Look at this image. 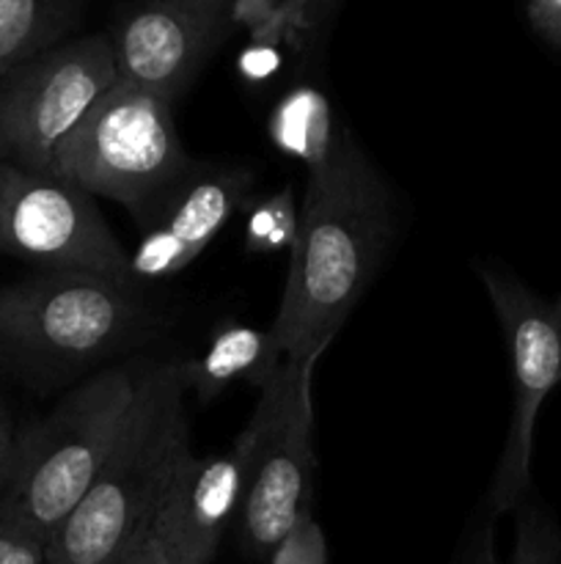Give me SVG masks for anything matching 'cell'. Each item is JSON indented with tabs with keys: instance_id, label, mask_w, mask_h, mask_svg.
Segmentation results:
<instances>
[{
	"instance_id": "cell-1",
	"label": "cell",
	"mask_w": 561,
	"mask_h": 564,
	"mask_svg": "<svg viewBox=\"0 0 561 564\" xmlns=\"http://www.w3.org/2000/svg\"><path fill=\"white\" fill-rule=\"evenodd\" d=\"M391 191L346 127L308 169L289 275L273 334L286 356H322L377 273L391 240Z\"/></svg>"
},
{
	"instance_id": "cell-2",
	"label": "cell",
	"mask_w": 561,
	"mask_h": 564,
	"mask_svg": "<svg viewBox=\"0 0 561 564\" xmlns=\"http://www.w3.org/2000/svg\"><path fill=\"white\" fill-rule=\"evenodd\" d=\"M187 394L182 361L138 372L124 433L80 505L50 534L47 564H124L193 455Z\"/></svg>"
},
{
	"instance_id": "cell-3",
	"label": "cell",
	"mask_w": 561,
	"mask_h": 564,
	"mask_svg": "<svg viewBox=\"0 0 561 564\" xmlns=\"http://www.w3.org/2000/svg\"><path fill=\"white\" fill-rule=\"evenodd\" d=\"M138 372L110 367L64 397L14 438L0 499L44 540L80 505L124 433Z\"/></svg>"
},
{
	"instance_id": "cell-4",
	"label": "cell",
	"mask_w": 561,
	"mask_h": 564,
	"mask_svg": "<svg viewBox=\"0 0 561 564\" xmlns=\"http://www.w3.org/2000/svg\"><path fill=\"white\" fill-rule=\"evenodd\" d=\"M193 163L176 132L174 99L119 77L64 138L47 174L121 204L135 220Z\"/></svg>"
},
{
	"instance_id": "cell-5",
	"label": "cell",
	"mask_w": 561,
	"mask_h": 564,
	"mask_svg": "<svg viewBox=\"0 0 561 564\" xmlns=\"http://www.w3.org/2000/svg\"><path fill=\"white\" fill-rule=\"evenodd\" d=\"M148 323L135 284L44 273L0 286V347L33 361H97L141 339Z\"/></svg>"
},
{
	"instance_id": "cell-6",
	"label": "cell",
	"mask_w": 561,
	"mask_h": 564,
	"mask_svg": "<svg viewBox=\"0 0 561 564\" xmlns=\"http://www.w3.org/2000/svg\"><path fill=\"white\" fill-rule=\"evenodd\" d=\"M119 83L108 33L69 39L0 80V160L47 174L64 138Z\"/></svg>"
},
{
	"instance_id": "cell-7",
	"label": "cell",
	"mask_w": 561,
	"mask_h": 564,
	"mask_svg": "<svg viewBox=\"0 0 561 564\" xmlns=\"http://www.w3.org/2000/svg\"><path fill=\"white\" fill-rule=\"evenodd\" d=\"M501 319L512 361V419L501 449L487 507L493 516L517 510L531 490L534 427L550 391L561 383V325L553 303L534 295L501 268H479Z\"/></svg>"
},
{
	"instance_id": "cell-8",
	"label": "cell",
	"mask_w": 561,
	"mask_h": 564,
	"mask_svg": "<svg viewBox=\"0 0 561 564\" xmlns=\"http://www.w3.org/2000/svg\"><path fill=\"white\" fill-rule=\"evenodd\" d=\"M319 356H286L267 386L273 394L270 422L258 444L237 529L253 560H267L297 518L314 501V405L311 378Z\"/></svg>"
},
{
	"instance_id": "cell-9",
	"label": "cell",
	"mask_w": 561,
	"mask_h": 564,
	"mask_svg": "<svg viewBox=\"0 0 561 564\" xmlns=\"http://www.w3.org/2000/svg\"><path fill=\"white\" fill-rule=\"evenodd\" d=\"M0 251L47 273L132 284L130 251L105 224L97 198L53 174L11 165L0 198Z\"/></svg>"
},
{
	"instance_id": "cell-10",
	"label": "cell",
	"mask_w": 561,
	"mask_h": 564,
	"mask_svg": "<svg viewBox=\"0 0 561 564\" xmlns=\"http://www.w3.org/2000/svg\"><path fill=\"white\" fill-rule=\"evenodd\" d=\"M270 408L273 394L262 389L251 422L229 449L207 457L190 455L182 466L148 527L168 564H212L226 532L240 516L248 477L270 422Z\"/></svg>"
},
{
	"instance_id": "cell-11",
	"label": "cell",
	"mask_w": 561,
	"mask_h": 564,
	"mask_svg": "<svg viewBox=\"0 0 561 564\" xmlns=\"http://www.w3.org/2000/svg\"><path fill=\"white\" fill-rule=\"evenodd\" d=\"M242 0H127L113 33L119 77L176 99L226 42Z\"/></svg>"
},
{
	"instance_id": "cell-12",
	"label": "cell",
	"mask_w": 561,
	"mask_h": 564,
	"mask_svg": "<svg viewBox=\"0 0 561 564\" xmlns=\"http://www.w3.org/2000/svg\"><path fill=\"white\" fill-rule=\"evenodd\" d=\"M256 174L242 165L196 163L146 213L135 218L138 246L130 251L135 286L160 284L182 273L253 202Z\"/></svg>"
},
{
	"instance_id": "cell-13",
	"label": "cell",
	"mask_w": 561,
	"mask_h": 564,
	"mask_svg": "<svg viewBox=\"0 0 561 564\" xmlns=\"http://www.w3.org/2000/svg\"><path fill=\"white\" fill-rule=\"evenodd\" d=\"M284 361L286 352L273 328L234 323L220 328L201 356L182 361V375L187 391L209 402L234 383H248L258 391L267 389Z\"/></svg>"
},
{
	"instance_id": "cell-14",
	"label": "cell",
	"mask_w": 561,
	"mask_h": 564,
	"mask_svg": "<svg viewBox=\"0 0 561 564\" xmlns=\"http://www.w3.org/2000/svg\"><path fill=\"white\" fill-rule=\"evenodd\" d=\"M91 0H0V80L69 42Z\"/></svg>"
},
{
	"instance_id": "cell-15",
	"label": "cell",
	"mask_w": 561,
	"mask_h": 564,
	"mask_svg": "<svg viewBox=\"0 0 561 564\" xmlns=\"http://www.w3.org/2000/svg\"><path fill=\"white\" fill-rule=\"evenodd\" d=\"M341 127L333 124L330 105L317 88H295L275 105L270 116V138L284 154L302 160L306 169L328 158Z\"/></svg>"
},
{
	"instance_id": "cell-16",
	"label": "cell",
	"mask_w": 561,
	"mask_h": 564,
	"mask_svg": "<svg viewBox=\"0 0 561 564\" xmlns=\"http://www.w3.org/2000/svg\"><path fill=\"white\" fill-rule=\"evenodd\" d=\"M300 209L295 207L292 187L275 191L251 204L245 220V248L251 253L292 251L297 237Z\"/></svg>"
},
{
	"instance_id": "cell-17",
	"label": "cell",
	"mask_w": 561,
	"mask_h": 564,
	"mask_svg": "<svg viewBox=\"0 0 561 564\" xmlns=\"http://www.w3.org/2000/svg\"><path fill=\"white\" fill-rule=\"evenodd\" d=\"M515 512L509 564H561V529L556 518L534 499L522 501Z\"/></svg>"
},
{
	"instance_id": "cell-18",
	"label": "cell",
	"mask_w": 561,
	"mask_h": 564,
	"mask_svg": "<svg viewBox=\"0 0 561 564\" xmlns=\"http://www.w3.org/2000/svg\"><path fill=\"white\" fill-rule=\"evenodd\" d=\"M0 564H47V540L0 499Z\"/></svg>"
},
{
	"instance_id": "cell-19",
	"label": "cell",
	"mask_w": 561,
	"mask_h": 564,
	"mask_svg": "<svg viewBox=\"0 0 561 564\" xmlns=\"http://www.w3.org/2000/svg\"><path fill=\"white\" fill-rule=\"evenodd\" d=\"M344 0H273V20L286 36L317 39Z\"/></svg>"
},
{
	"instance_id": "cell-20",
	"label": "cell",
	"mask_w": 561,
	"mask_h": 564,
	"mask_svg": "<svg viewBox=\"0 0 561 564\" xmlns=\"http://www.w3.org/2000/svg\"><path fill=\"white\" fill-rule=\"evenodd\" d=\"M270 564H328V538L314 518V510H306L295 521L267 556Z\"/></svg>"
},
{
	"instance_id": "cell-21",
	"label": "cell",
	"mask_w": 561,
	"mask_h": 564,
	"mask_svg": "<svg viewBox=\"0 0 561 564\" xmlns=\"http://www.w3.org/2000/svg\"><path fill=\"white\" fill-rule=\"evenodd\" d=\"M451 564H501L498 551H495V529L493 521H482L468 532L462 540L460 551L454 554Z\"/></svg>"
},
{
	"instance_id": "cell-22",
	"label": "cell",
	"mask_w": 561,
	"mask_h": 564,
	"mask_svg": "<svg viewBox=\"0 0 561 564\" xmlns=\"http://www.w3.org/2000/svg\"><path fill=\"white\" fill-rule=\"evenodd\" d=\"M526 17L542 42L561 50V0H526Z\"/></svg>"
},
{
	"instance_id": "cell-23",
	"label": "cell",
	"mask_w": 561,
	"mask_h": 564,
	"mask_svg": "<svg viewBox=\"0 0 561 564\" xmlns=\"http://www.w3.org/2000/svg\"><path fill=\"white\" fill-rule=\"evenodd\" d=\"M124 564H168L165 562L163 551L157 549V543L152 540V534H143L141 540H138V545L132 549V554L127 556Z\"/></svg>"
},
{
	"instance_id": "cell-24",
	"label": "cell",
	"mask_w": 561,
	"mask_h": 564,
	"mask_svg": "<svg viewBox=\"0 0 561 564\" xmlns=\"http://www.w3.org/2000/svg\"><path fill=\"white\" fill-rule=\"evenodd\" d=\"M11 449H14V435H11L9 416H6L3 405H0V477H3L6 466H9Z\"/></svg>"
},
{
	"instance_id": "cell-25",
	"label": "cell",
	"mask_w": 561,
	"mask_h": 564,
	"mask_svg": "<svg viewBox=\"0 0 561 564\" xmlns=\"http://www.w3.org/2000/svg\"><path fill=\"white\" fill-rule=\"evenodd\" d=\"M9 171H11V165L0 160V198H3V187H6V180H9Z\"/></svg>"
},
{
	"instance_id": "cell-26",
	"label": "cell",
	"mask_w": 561,
	"mask_h": 564,
	"mask_svg": "<svg viewBox=\"0 0 561 564\" xmlns=\"http://www.w3.org/2000/svg\"><path fill=\"white\" fill-rule=\"evenodd\" d=\"M553 312H556V319H559V325H561V297L553 303Z\"/></svg>"
}]
</instances>
